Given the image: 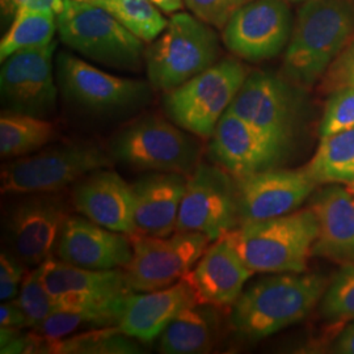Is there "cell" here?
<instances>
[{
    "label": "cell",
    "instance_id": "cell-23",
    "mask_svg": "<svg viewBox=\"0 0 354 354\" xmlns=\"http://www.w3.org/2000/svg\"><path fill=\"white\" fill-rule=\"evenodd\" d=\"M188 176L174 172H149L137 178L134 192L136 234L168 236L176 231L177 216Z\"/></svg>",
    "mask_w": 354,
    "mask_h": 354
},
{
    "label": "cell",
    "instance_id": "cell-26",
    "mask_svg": "<svg viewBox=\"0 0 354 354\" xmlns=\"http://www.w3.org/2000/svg\"><path fill=\"white\" fill-rule=\"evenodd\" d=\"M57 137L48 118L4 111L0 115V156L10 160L45 149Z\"/></svg>",
    "mask_w": 354,
    "mask_h": 354
},
{
    "label": "cell",
    "instance_id": "cell-19",
    "mask_svg": "<svg viewBox=\"0 0 354 354\" xmlns=\"http://www.w3.org/2000/svg\"><path fill=\"white\" fill-rule=\"evenodd\" d=\"M214 165L234 178L248 176L283 163L285 156L239 115L227 111L209 143Z\"/></svg>",
    "mask_w": 354,
    "mask_h": 354
},
{
    "label": "cell",
    "instance_id": "cell-27",
    "mask_svg": "<svg viewBox=\"0 0 354 354\" xmlns=\"http://www.w3.org/2000/svg\"><path fill=\"white\" fill-rule=\"evenodd\" d=\"M317 185L354 181V127L322 137L317 151L304 167Z\"/></svg>",
    "mask_w": 354,
    "mask_h": 354
},
{
    "label": "cell",
    "instance_id": "cell-25",
    "mask_svg": "<svg viewBox=\"0 0 354 354\" xmlns=\"http://www.w3.org/2000/svg\"><path fill=\"white\" fill-rule=\"evenodd\" d=\"M215 307L192 304L181 310L159 336V351L165 354L209 353L216 342Z\"/></svg>",
    "mask_w": 354,
    "mask_h": 354
},
{
    "label": "cell",
    "instance_id": "cell-1",
    "mask_svg": "<svg viewBox=\"0 0 354 354\" xmlns=\"http://www.w3.org/2000/svg\"><path fill=\"white\" fill-rule=\"evenodd\" d=\"M327 286L320 274L304 272L259 279L231 306V328L245 340H263L304 320L320 304Z\"/></svg>",
    "mask_w": 354,
    "mask_h": 354
},
{
    "label": "cell",
    "instance_id": "cell-43",
    "mask_svg": "<svg viewBox=\"0 0 354 354\" xmlns=\"http://www.w3.org/2000/svg\"><path fill=\"white\" fill-rule=\"evenodd\" d=\"M291 1H299V0H291Z\"/></svg>",
    "mask_w": 354,
    "mask_h": 354
},
{
    "label": "cell",
    "instance_id": "cell-20",
    "mask_svg": "<svg viewBox=\"0 0 354 354\" xmlns=\"http://www.w3.org/2000/svg\"><path fill=\"white\" fill-rule=\"evenodd\" d=\"M71 201L79 214L102 227L129 236L136 234L133 187L112 169L80 178L74 184Z\"/></svg>",
    "mask_w": 354,
    "mask_h": 354
},
{
    "label": "cell",
    "instance_id": "cell-14",
    "mask_svg": "<svg viewBox=\"0 0 354 354\" xmlns=\"http://www.w3.org/2000/svg\"><path fill=\"white\" fill-rule=\"evenodd\" d=\"M68 215L66 201L58 193L24 194L11 207L4 222L13 256L29 268L53 257Z\"/></svg>",
    "mask_w": 354,
    "mask_h": 354
},
{
    "label": "cell",
    "instance_id": "cell-32",
    "mask_svg": "<svg viewBox=\"0 0 354 354\" xmlns=\"http://www.w3.org/2000/svg\"><path fill=\"white\" fill-rule=\"evenodd\" d=\"M111 327V324L97 315H92L82 311L58 310L46 317L32 332L42 342V346L48 342H58L76 333L80 329L102 328ZM41 346V351H42Z\"/></svg>",
    "mask_w": 354,
    "mask_h": 354
},
{
    "label": "cell",
    "instance_id": "cell-38",
    "mask_svg": "<svg viewBox=\"0 0 354 354\" xmlns=\"http://www.w3.org/2000/svg\"><path fill=\"white\" fill-rule=\"evenodd\" d=\"M0 327L1 328H26V319L16 299L3 302L0 306Z\"/></svg>",
    "mask_w": 354,
    "mask_h": 354
},
{
    "label": "cell",
    "instance_id": "cell-8",
    "mask_svg": "<svg viewBox=\"0 0 354 354\" xmlns=\"http://www.w3.org/2000/svg\"><path fill=\"white\" fill-rule=\"evenodd\" d=\"M247 76L239 61H218L177 88L165 92V113L177 127L201 140H210Z\"/></svg>",
    "mask_w": 354,
    "mask_h": 354
},
{
    "label": "cell",
    "instance_id": "cell-6",
    "mask_svg": "<svg viewBox=\"0 0 354 354\" xmlns=\"http://www.w3.org/2000/svg\"><path fill=\"white\" fill-rule=\"evenodd\" d=\"M112 156L91 143H66L7 160L0 171L1 194L58 193L89 174L109 168Z\"/></svg>",
    "mask_w": 354,
    "mask_h": 354
},
{
    "label": "cell",
    "instance_id": "cell-31",
    "mask_svg": "<svg viewBox=\"0 0 354 354\" xmlns=\"http://www.w3.org/2000/svg\"><path fill=\"white\" fill-rule=\"evenodd\" d=\"M26 319V328H35L53 313L58 311L42 279V264L26 273L16 298Z\"/></svg>",
    "mask_w": 354,
    "mask_h": 354
},
{
    "label": "cell",
    "instance_id": "cell-29",
    "mask_svg": "<svg viewBox=\"0 0 354 354\" xmlns=\"http://www.w3.org/2000/svg\"><path fill=\"white\" fill-rule=\"evenodd\" d=\"M57 28L55 13L30 10L17 11L12 26L0 41V61L3 62L16 51L51 44Z\"/></svg>",
    "mask_w": 354,
    "mask_h": 354
},
{
    "label": "cell",
    "instance_id": "cell-42",
    "mask_svg": "<svg viewBox=\"0 0 354 354\" xmlns=\"http://www.w3.org/2000/svg\"><path fill=\"white\" fill-rule=\"evenodd\" d=\"M346 188H348V190H349V192H351V194H352V197H353V200H354V181H352V183H349V184H348V187H346Z\"/></svg>",
    "mask_w": 354,
    "mask_h": 354
},
{
    "label": "cell",
    "instance_id": "cell-16",
    "mask_svg": "<svg viewBox=\"0 0 354 354\" xmlns=\"http://www.w3.org/2000/svg\"><path fill=\"white\" fill-rule=\"evenodd\" d=\"M291 33V12L283 0H252L228 20L222 38L236 57L259 62L277 57Z\"/></svg>",
    "mask_w": 354,
    "mask_h": 354
},
{
    "label": "cell",
    "instance_id": "cell-15",
    "mask_svg": "<svg viewBox=\"0 0 354 354\" xmlns=\"http://www.w3.org/2000/svg\"><path fill=\"white\" fill-rule=\"evenodd\" d=\"M55 42L16 51L1 62L0 92L6 111L48 118L57 109Z\"/></svg>",
    "mask_w": 354,
    "mask_h": 354
},
{
    "label": "cell",
    "instance_id": "cell-37",
    "mask_svg": "<svg viewBox=\"0 0 354 354\" xmlns=\"http://www.w3.org/2000/svg\"><path fill=\"white\" fill-rule=\"evenodd\" d=\"M324 84L330 92L342 87H354V38L329 66Z\"/></svg>",
    "mask_w": 354,
    "mask_h": 354
},
{
    "label": "cell",
    "instance_id": "cell-36",
    "mask_svg": "<svg viewBox=\"0 0 354 354\" xmlns=\"http://www.w3.org/2000/svg\"><path fill=\"white\" fill-rule=\"evenodd\" d=\"M24 264L12 253H0V299L1 302L16 299L26 276Z\"/></svg>",
    "mask_w": 354,
    "mask_h": 354
},
{
    "label": "cell",
    "instance_id": "cell-18",
    "mask_svg": "<svg viewBox=\"0 0 354 354\" xmlns=\"http://www.w3.org/2000/svg\"><path fill=\"white\" fill-rule=\"evenodd\" d=\"M55 253L64 263L84 269H124L131 260L133 244L127 234L102 227L83 215H68Z\"/></svg>",
    "mask_w": 354,
    "mask_h": 354
},
{
    "label": "cell",
    "instance_id": "cell-17",
    "mask_svg": "<svg viewBox=\"0 0 354 354\" xmlns=\"http://www.w3.org/2000/svg\"><path fill=\"white\" fill-rule=\"evenodd\" d=\"M239 225L290 214L314 193L317 184L304 169L270 168L235 178Z\"/></svg>",
    "mask_w": 354,
    "mask_h": 354
},
{
    "label": "cell",
    "instance_id": "cell-41",
    "mask_svg": "<svg viewBox=\"0 0 354 354\" xmlns=\"http://www.w3.org/2000/svg\"><path fill=\"white\" fill-rule=\"evenodd\" d=\"M28 3V0H1V11L6 16H13L21 10Z\"/></svg>",
    "mask_w": 354,
    "mask_h": 354
},
{
    "label": "cell",
    "instance_id": "cell-2",
    "mask_svg": "<svg viewBox=\"0 0 354 354\" xmlns=\"http://www.w3.org/2000/svg\"><path fill=\"white\" fill-rule=\"evenodd\" d=\"M354 33L348 0H307L298 12L285 51L283 70L299 86H313L328 71Z\"/></svg>",
    "mask_w": 354,
    "mask_h": 354
},
{
    "label": "cell",
    "instance_id": "cell-12",
    "mask_svg": "<svg viewBox=\"0 0 354 354\" xmlns=\"http://www.w3.org/2000/svg\"><path fill=\"white\" fill-rule=\"evenodd\" d=\"M55 75L64 99L92 113L133 111L150 97V83L108 74L68 53L58 54Z\"/></svg>",
    "mask_w": 354,
    "mask_h": 354
},
{
    "label": "cell",
    "instance_id": "cell-4",
    "mask_svg": "<svg viewBox=\"0 0 354 354\" xmlns=\"http://www.w3.org/2000/svg\"><path fill=\"white\" fill-rule=\"evenodd\" d=\"M219 38L213 26L187 12L174 13L165 32L146 51L152 88L168 92L218 62Z\"/></svg>",
    "mask_w": 354,
    "mask_h": 354
},
{
    "label": "cell",
    "instance_id": "cell-21",
    "mask_svg": "<svg viewBox=\"0 0 354 354\" xmlns=\"http://www.w3.org/2000/svg\"><path fill=\"white\" fill-rule=\"evenodd\" d=\"M252 274L235 248L222 236L206 248L184 279L194 292L197 304L227 307L236 302Z\"/></svg>",
    "mask_w": 354,
    "mask_h": 354
},
{
    "label": "cell",
    "instance_id": "cell-11",
    "mask_svg": "<svg viewBox=\"0 0 354 354\" xmlns=\"http://www.w3.org/2000/svg\"><path fill=\"white\" fill-rule=\"evenodd\" d=\"M133 256L124 268L127 288L136 292L160 290L184 279L212 241L198 232L175 231L168 236H130Z\"/></svg>",
    "mask_w": 354,
    "mask_h": 354
},
{
    "label": "cell",
    "instance_id": "cell-40",
    "mask_svg": "<svg viewBox=\"0 0 354 354\" xmlns=\"http://www.w3.org/2000/svg\"><path fill=\"white\" fill-rule=\"evenodd\" d=\"M160 11L165 13H176L183 10L184 0H150Z\"/></svg>",
    "mask_w": 354,
    "mask_h": 354
},
{
    "label": "cell",
    "instance_id": "cell-13",
    "mask_svg": "<svg viewBox=\"0 0 354 354\" xmlns=\"http://www.w3.org/2000/svg\"><path fill=\"white\" fill-rule=\"evenodd\" d=\"M238 226L235 178L216 165L201 162L188 176L176 231L198 232L215 241Z\"/></svg>",
    "mask_w": 354,
    "mask_h": 354
},
{
    "label": "cell",
    "instance_id": "cell-5",
    "mask_svg": "<svg viewBox=\"0 0 354 354\" xmlns=\"http://www.w3.org/2000/svg\"><path fill=\"white\" fill-rule=\"evenodd\" d=\"M57 26L64 45L108 67L136 71L146 55L142 39L91 1L64 0Z\"/></svg>",
    "mask_w": 354,
    "mask_h": 354
},
{
    "label": "cell",
    "instance_id": "cell-33",
    "mask_svg": "<svg viewBox=\"0 0 354 354\" xmlns=\"http://www.w3.org/2000/svg\"><path fill=\"white\" fill-rule=\"evenodd\" d=\"M320 313L329 322L354 320V264L344 266L327 286Z\"/></svg>",
    "mask_w": 354,
    "mask_h": 354
},
{
    "label": "cell",
    "instance_id": "cell-22",
    "mask_svg": "<svg viewBox=\"0 0 354 354\" xmlns=\"http://www.w3.org/2000/svg\"><path fill=\"white\" fill-rule=\"evenodd\" d=\"M197 304L185 279L155 291H131L124 301L117 327L129 337L150 342L158 339L167 326L185 307Z\"/></svg>",
    "mask_w": 354,
    "mask_h": 354
},
{
    "label": "cell",
    "instance_id": "cell-24",
    "mask_svg": "<svg viewBox=\"0 0 354 354\" xmlns=\"http://www.w3.org/2000/svg\"><path fill=\"white\" fill-rule=\"evenodd\" d=\"M317 215V238L313 256L342 266L354 264V200L348 188L330 184L313 197Z\"/></svg>",
    "mask_w": 354,
    "mask_h": 354
},
{
    "label": "cell",
    "instance_id": "cell-9",
    "mask_svg": "<svg viewBox=\"0 0 354 354\" xmlns=\"http://www.w3.org/2000/svg\"><path fill=\"white\" fill-rule=\"evenodd\" d=\"M42 279L58 310L82 311L115 326L127 288L124 269L93 270L50 257L42 263Z\"/></svg>",
    "mask_w": 354,
    "mask_h": 354
},
{
    "label": "cell",
    "instance_id": "cell-35",
    "mask_svg": "<svg viewBox=\"0 0 354 354\" xmlns=\"http://www.w3.org/2000/svg\"><path fill=\"white\" fill-rule=\"evenodd\" d=\"M252 0H184L190 12L213 28L223 29L228 20Z\"/></svg>",
    "mask_w": 354,
    "mask_h": 354
},
{
    "label": "cell",
    "instance_id": "cell-10",
    "mask_svg": "<svg viewBox=\"0 0 354 354\" xmlns=\"http://www.w3.org/2000/svg\"><path fill=\"white\" fill-rule=\"evenodd\" d=\"M228 111L254 127L285 158L289 155L299 127V99L286 80L254 71Z\"/></svg>",
    "mask_w": 354,
    "mask_h": 354
},
{
    "label": "cell",
    "instance_id": "cell-34",
    "mask_svg": "<svg viewBox=\"0 0 354 354\" xmlns=\"http://www.w3.org/2000/svg\"><path fill=\"white\" fill-rule=\"evenodd\" d=\"M354 127V87L332 91L319 125V136L328 137Z\"/></svg>",
    "mask_w": 354,
    "mask_h": 354
},
{
    "label": "cell",
    "instance_id": "cell-3",
    "mask_svg": "<svg viewBox=\"0 0 354 354\" xmlns=\"http://www.w3.org/2000/svg\"><path fill=\"white\" fill-rule=\"evenodd\" d=\"M311 207L260 222L243 223L225 235L253 273H304L317 238Z\"/></svg>",
    "mask_w": 354,
    "mask_h": 354
},
{
    "label": "cell",
    "instance_id": "cell-7",
    "mask_svg": "<svg viewBox=\"0 0 354 354\" xmlns=\"http://www.w3.org/2000/svg\"><path fill=\"white\" fill-rule=\"evenodd\" d=\"M196 136L160 117H146L121 130L109 145L113 160L137 171L189 176L201 162Z\"/></svg>",
    "mask_w": 354,
    "mask_h": 354
},
{
    "label": "cell",
    "instance_id": "cell-28",
    "mask_svg": "<svg viewBox=\"0 0 354 354\" xmlns=\"http://www.w3.org/2000/svg\"><path fill=\"white\" fill-rule=\"evenodd\" d=\"M140 345L117 326L86 329L58 342H48L41 353L134 354Z\"/></svg>",
    "mask_w": 354,
    "mask_h": 354
},
{
    "label": "cell",
    "instance_id": "cell-39",
    "mask_svg": "<svg viewBox=\"0 0 354 354\" xmlns=\"http://www.w3.org/2000/svg\"><path fill=\"white\" fill-rule=\"evenodd\" d=\"M336 353L354 354V323L342 330L333 345Z\"/></svg>",
    "mask_w": 354,
    "mask_h": 354
},
{
    "label": "cell",
    "instance_id": "cell-30",
    "mask_svg": "<svg viewBox=\"0 0 354 354\" xmlns=\"http://www.w3.org/2000/svg\"><path fill=\"white\" fill-rule=\"evenodd\" d=\"M97 4L143 42H152L159 37L168 21L160 10L150 0H86Z\"/></svg>",
    "mask_w": 354,
    "mask_h": 354
}]
</instances>
